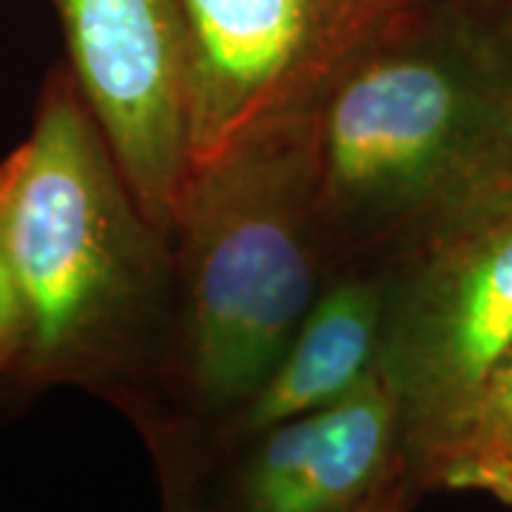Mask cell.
<instances>
[{
    "mask_svg": "<svg viewBox=\"0 0 512 512\" xmlns=\"http://www.w3.org/2000/svg\"><path fill=\"white\" fill-rule=\"evenodd\" d=\"M242 444L220 512H356L410 473L402 410L382 365L345 399Z\"/></svg>",
    "mask_w": 512,
    "mask_h": 512,
    "instance_id": "cell-7",
    "label": "cell"
},
{
    "mask_svg": "<svg viewBox=\"0 0 512 512\" xmlns=\"http://www.w3.org/2000/svg\"><path fill=\"white\" fill-rule=\"evenodd\" d=\"M77 92L168 242L191 180L180 0H55Z\"/></svg>",
    "mask_w": 512,
    "mask_h": 512,
    "instance_id": "cell-6",
    "label": "cell"
},
{
    "mask_svg": "<svg viewBox=\"0 0 512 512\" xmlns=\"http://www.w3.org/2000/svg\"><path fill=\"white\" fill-rule=\"evenodd\" d=\"M191 171L254 128L311 106L410 0H180Z\"/></svg>",
    "mask_w": 512,
    "mask_h": 512,
    "instance_id": "cell-5",
    "label": "cell"
},
{
    "mask_svg": "<svg viewBox=\"0 0 512 512\" xmlns=\"http://www.w3.org/2000/svg\"><path fill=\"white\" fill-rule=\"evenodd\" d=\"M390 282L348 268L328 282L299 322L285 353L248 402L225 419L234 444L279 421L339 402L379 370Z\"/></svg>",
    "mask_w": 512,
    "mask_h": 512,
    "instance_id": "cell-8",
    "label": "cell"
},
{
    "mask_svg": "<svg viewBox=\"0 0 512 512\" xmlns=\"http://www.w3.org/2000/svg\"><path fill=\"white\" fill-rule=\"evenodd\" d=\"M163 512H220L217 507H208L200 495L194 493L180 478H168V490H165V510Z\"/></svg>",
    "mask_w": 512,
    "mask_h": 512,
    "instance_id": "cell-12",
    "label": "cell"
},
{
    "mask_svg": "<svg viewBox=\"0 0 512 512\" xmlns=\"http://www.w3.org/2000/svg\"><path fill=\"white\" fill-rule=\"evenodd\" d=\"M416 490L419 487L413 484L410 473H404V476L393 478L390 484H384L376 495H370L356 512H410V501H413Z\"/></svg>",
    "mask_w": 512,
    "mask_h": 512,
    "instance_id": "cell-11",
    "label": "cell"
},
{
    "mask_svg": "<svg viewBox=\"0 0 512 512\" xmlns=\"http://www.w3.org/2000/svg\"><path fill=\"white\" fill-rule=\"evenodd\" d=\"M413 254L390 282L382 348L410 478L512 350V188Z\"/></svg>",
    "mask_w": 512,
    "mask_h": 512,
    "instance_id": "cell-4",
    "label": "cell"
},
{
    "mask_svg": "<svg viewBox=\"0 0 512 512\" xmlns=\"http://www.w3.org/2000/svg\"><path fill=\"white\" fill-rule=\"evenodd\" d=\"M413 481L419 490L484 493L512 504V350L490 370Z\"/></svg>",
    "mask_w": 512,
    "mask_h": 512,
    "instance_id": "cell-9",
    "label": "cell"
},
{
    "mask_svg": "<svg viewBox=\"0 0 512 512\" xmlns=\"http://www.w3.org/2000/svg\"><path fill=\"white\" fill-rule=\"evenodd\" d=\"M12 174L15 163L9 154L0 163V373L15 376L26 348V305L12 256L6 248V200L12 188Z\"/></svg>",
    "mask_w": 512,
    "mask_h": 512,
    "instance_id": "cell-10",
    "label": "cell"
},
{
    "mask_svg": "<svg viewBox=\"0 0 512 512\" xmlns=\"http://www.w3.org/2000/svg\"><path fill=\"white\" fill-rule=\"evenodd\" d=\"M311 148L328 268L419 251L512 188L501 40L433 0L404 3L311 103Z\"/></svg>",
    "mask_w": 512,
    "mask_h": 512,
    "instance_id": "cell-1",
    "label": "cell"
},
{
    "mask_svg": "<svg viewBox=\"0 0 512 512\" xmlns=\"http://www.w3.org/2000/svg\"><path fill=\"white\" fill-rule=\"evenodd\" d=\"M171 242L185 382L200 410L228 419L271 376L328 271L311 106L194 168Z\"/></svg>",
    "mask_w": 512,
    "mask_h": 512,
    "instance_id": "cell-3",
    "label": "cell"
},
{
    "mask_svg": "<svg viewBox=\"0 0 512 512\" xmlns=\"http://www.w3.org/2000/svg\"><path fill=\"white\" fill-rule=\"evenodd\" d=\"M6 248L26 305L15 376L106 384L134 365L165 308L171 242L134 200L72 72L57 66L12 151Z\"/></svg>",
    "mask_w": 512,
    "mask_h": 512,
    "instance_id": "cell-2",
    "label": "cell"
}]
</instances>
